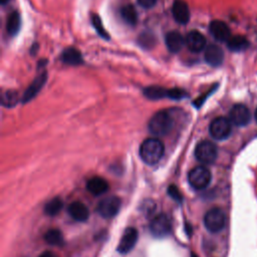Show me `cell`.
Wrapping results in <instances>:
<instances>
[{
  "instance_id": "1",
  "label": "cell",
  "mask_w": 257,
  "mask_h": 257,
  "mask_svg": "<svg viewBox=\"0 0 257 257\" xmlns=\"http://www.w3.org/2000/svg\"><path fill=\"white\" fill-rule=\"evenodd\" d=\"M165 147L162 141L157 138L145 140L140 147V157L146 164L156 165L164 156Z\"/></svg>"
},
{
  "instance_id": "2",
  "label": "cell",
  "mask_w": 257,
  "mask_h": 257,
  "mask_svg": "<svg viewBox=\"0 0 257 257\" xmlns=\"http://www.w3.org/2000/svg\"><path fill=\"white\" fill-rule=\"evenodd\" d=\"M174 125L173 118L171 117L169 112L161 111L155 114L149 122V130L156 137L166 136Z\"/></svg>"
},
{
  "instance_id": "3",
  "label": "cell",
  "mask_w": 257,
  "mask_h": 257,
  "mask_svg": "<svg viewBox=\"0 0 257 257\" xmlns=\"http://www.w3.org/2000/svg\"><path fill=\"white\" fill-rule=\"evenodd\" d=\"M212 175L210 170L205 166L195 167L190 171L188 175V181L190 185L196 190H203L211 183Z\"/></svg>"
},
{
  "instance_id": "4",
  "label": "cell",
  "mask_w": 257,
  "mask_h": 257,
  "mask_svg": "<svg viewBox=\"0 0 257 257\" xmlns=\"http://www.w3.org/2000/svg\"><path fill=\"white\" fill-rule=\"evenodd\" d=\"M204 225L211 233H218L226 225V215L219 208L209 210L204 216Z\"/></svg>"
},
{
  "instance_id": "5",
  "label": "cell",
  "mask_w": 257,
  "mask_h": 257,
  "mask_svg": "<svg viewBox=\"0 0 257 257\" xmlns=\"http://www.w3.org/2000/svg\"><path fill=\"white\" fill-rule=\"evenodd\" d=\"M218 156V149L216 145L210 141H203L198 144L195 149L196 159L205 165H209L215 162Z\"/></svg>"
},
{
  "instance_id": "6",
  "label": "cell",
  "mask_w": 257,
  "mask_h": 257,
  "mask_svg": "<svg viewBox=\"0 0 257 257\" xmlns=\"http://www.w3.org/2000/svg\"><path fill=\"white\" fill-rule=\"evenodd\" d=\"M231 131H232V123L230 122V120L223 117L216 118L211 123L209 128L210 135L212 136L213 139L217 141H222L227 139L230 136Z\"/></svg>"
},
{
  "instance_id": "7",
  "label": "cell",
  "mask_w": 257,
  "mask_h": 257,
  "mask_svg": "<svg viewBox=\"0 0 257 257\" xmlns=\"http://www.w3.org/2000/svg\"><path fill=\"white\" fill-rule=\"evenodd\" d=\"M121 205H122V202L119 197L110 196L105 198L99 203L97 210L102 217L113 218L119 213L121 209Z\"/></svg>"
},
{
  "instance_id": "8",
  "label": "cell",
  "mask_w": 257,
  "mask_h": 257,
  "mask_svg": "<svg viewBox=\"0 0 257 257\" xmlns=\"http://www.w3.org/2000/svg\"><path fill=\"white\" fill-rule=\"evenodd\" d=\"M144 94L147 98L152 100H159L163 98H171L179 100L185 97V92L179 89H173V90H166L160 87H150L147 88L144 91Z\"/></svg>"
},
{
  "instance_id": "9",
  "label": "cell",
  "mask_w": 257,
  "mask_h": 257,
  "mask_svg": "<svg viewBox=\"0 0 257 257\" xmlns=\"http://www.w3.org/2000/svg\"><path fill=\"white\" fill-rule=\"evenodd\" d=\"M150 229L154 236L162 238L170 234L172 226H171L170 219L166 214H159L152 220Z\"/></svg>"
},
{
  "instance_id": "10",
  "label": "cell",
  "mask_w": 257,
  "mask_h": 257,
  "mask_svg": "<svg viewBox=\"0 0 257 257\" xmlns=\"http://www.w3.org/2000/svg\"><path fill=\"white\" fill-rule=\"evenodd\" d=\"M250 119H251V114L248 108L242 104L233 106L229 113L230 122L237 127L246 126L249 123Z\"/></svg>"
},
{
  "instance_id": "11",
  "label": "cell",
  "mask_w": 257,
  "mask_h": 257,
  "mask_svg": "<svg viewBox=\"0 0 257 257\" xmlns=\"http://www.w3.org/2000/svg\"><path fill=\"white\" fill-rule=\"evenodd\" d=\"M138 237H139V233L136 228L134 227L127 228L118 245V248H117L118 251L122 254L129 253L135 247L138 241Z\"/></svg>"
},
{
  "instance_id": "12",
  "label": "cell",
  "mask_w": 257,
  "mask_h": 257,
  "mask_svg": "<svg viewBox=\"0 0 257 257\" xmlns=\"http://www.w3.org/2000/svg\"><path fill=\"white\" fill-rule=\"evenodd\" d=\"M185 45L192 52L198 53L206 48V38L199 31H191L185 37Z\"/></svg>"
},
{
  "instance_id": "13",
  "label": "cell",
  "mask_w": 257,
  "mask_h": 257,
  "mask_svg": "<svg viewBox=\"0 0 257 257\" xmlns=\"http://www.w3.org/2000/svg\"><path fill=\"white\" fill-rule=\"evenodd\" d=\"M172 13L174 19L180 24H187L190 20V9L184 0H175Z\"/></svg>"
},
{
  "instance_id": "14",
  "label": "cell",
  "mask_w": 257,
  "mask_h": 257,
  "mask_svg": "<svg viewBox=\"0 0 257 257\" xmlns=\"http://www.w3.org/2000/svg\"><path fill=\"white\" fill-rule=\"evenodd\" d=\"M209 29L212 36L220 42H224V41L227 42L231 37V32L228 25L221 20L212 21L210 23Z\"/></svg>"
},
{
  "instance_id": "15",
  "label": "cell",
  "mask_w": 257,
  "mask_h": 257,
  "mask_svg": "<svg viewBox=\"0 0 257 257\" xmlns=\"http://www.w3.org/2000/svg\"><path fill=\"white\" fill-rule=\"evenodd\" d=\"M165 43L167 48L172 52V53H177L179 52L184 44H185V39L183 38L182 34L177 32V31H171L167 33L165 37Z\"/></svg>"
},
{
  "instance_id": "16",
  "label": "cell",
  "mask_w": 257,
  "mask_h": 257,
  "mask_svg": "<svg viewBox=\"0 0 257 257\" xmlns=\"http://www.w3.org/2000/svg\"><path fill=\"white\" fill-rule=\"evenodd\" d=\"M224 52L220 46L211 44L205 48V60L212 66H218L223 62Z\"/></svg>"
},
{
  "instance_id": "17",
  "label": "cell",
  "mask_w": 257,
  "mask_h": 257,
  "mask_svg": "<svg viewBox=\"0 0 257 257\" xmlns=\"http://www.w3.org/2000/svg\"><path fill=\"white\" fill-rule=\"evenodd\" d=\"M67 210H68L69 215H70L75 221L84 222V221H87V220L89 219V216H90L89 209H88V207L85 206L82 202L76 201V202L71 203V204L68 206V209H67Z\"/></svg>"
},
{
  "instance_id": "18",
  "label": "cell",
  "mask_w": 257,
  "mask_h": 257,
  "mask_svg": "<svg viewBox=\"0 0 257 257\" xmlns=\"http://www.w3.org/2000/svg\"><path fill=\"white\" fill-rule=\"evenodd\" d=\"M87 188L93 195L100 196L109 190V184L102 177H94L87 183Z\"/></svg>"
},
{
  "instance_id": "19",
  "label": "cell",
  "mask_w": 257,
  "mask_h": 257,
  "mask_svg": "<svg viewBox=\"0 0 257 257\" xmlns=\"http://www.w3.org/2000/svg\"><path fill=\"white\" fill-rule=\"evenodd\" d=\"M46 80V73L43 72L42 74H40L39 76H37L34 81L31 83L30 87L26 90L24 96H23V102L27 103L29 102L31 99H33L37 93L41 90V88L43 87V84Z\"/></svg>"
},
{
  "instance_id": "20",
  "label": "cell",
  "mask_w": 257,
  "mask_h": 257,
  "mask_svg": "<svg viewBox=\"0 0 257 257\" xmlns=\"http://www.w3.org/2000/svg\"><path fill=\"white\" fill-rule=\"evenodd\" d=\"M61 59L64 63H67L69 65H77L82 62V57L80 52L73 47H69L63 50Z\"/></svg>"
},
{
  "instance_id": "21",
  "label": "cell",
  "mask_w": 257,
  "mask_h": 257,
  "mask_svg": "<svg viewBox=\"0 0 257 257\" xmlns=\"http://www.w3.org/2000/svg\"><path fill=\"white\" fill-rule=\"evenodd\" d=\"M20 25H21V18L19 13L16 11L12 12L7 18V24H6L7 32L11 36L17 34L20 29Z\"/></svg>"
},
{
  "instance_id": "22",
  "label": "cell",
  "mask_w": 257,
  "mask_h": 257,
  "mask_svg": "<svg viewBox=\"0 0 257 257\" xmlns=\"http://www.w3.org/2000/svg\"><path fill=\"white\" fill-rule=\"evenodd\" d=\"M228 48L232 51H242L249 46L248 40L244 36H231L227 41Z\"/></svg>"
},
{
  "instance_id": "23",
  "label": "cell",
  "mask_w": 257,
  "mask_h": 257,
  "mask_svg": "<svg viewBox=\"0 0 257 257\" xmlns=\"http://www.w3.org/2000/svg\"><path fill=\"white\" fill-rule=\"evenodd\" d=\"M123 19L130 25H135L138 22V13L133 5H126L121 11Z\"/></svg>"
},
{
  "instance_id": "24",
  "label": "cell",
  "mask_w": 257,
  "mask_h": 257,
  "mask_svg": "<svg viewBox=\"0 0 257 257\" xmlns=\"http://www.w3.org/2000/svg\"><path fill=\"white\" fill-rule=\"evenodd\" d=\"M45 241L52 246H61L63 244V236L58 229H50L44 235Z\"/></svg>"
},
{
  "instance_id": "25",
  "label": "cell",
  "mask_w": 257,
  "mask_h": 257,
  "mask_svg": "<svg viewBox=\"0 0 257 257\" xmlns=\"http://www.w3.org/2000/svg\"><path fill=\"white\" fill-rule=\"evenodd\" d=\"M62 206H63V204H62L61 199L58 197H55L46 203V205L44 207V211L49 216H55L61 211Z\"/></svg>"
},
{
  "instance_id": "26",
  "label": "cell",
  "mask_w": 257,
  "mask_h": 257,
  "mask_svg": "<svg viewBox=\"0 0 257 257\" xmlns=\"http://www.w3.org/2000/svg\"><path fill=\"white\" fill-rule=\"evenodd\" d=\"M17 102V96L14 92H6L2 96V104L6 107H12Z\"/></svg>"
},
{
  "instance_id": "27",
  "label": "cell",
  "mask_w": 257,
  "mask_h": 257,
  "mask_svg": "<svg viewBox=\"0 0 257 257\" xmlns=\"http://www.w3.org/2000/svg\"><path fill=\"white\" fill-rule=\"evenodd\" d=\"M93 23H94V25L96 27V30L99 32V34H101L105 38H108V34L105 31V28L103 27V23H102V21H101V19H100V17L98 15H95L93 17Z\"/></svg>"
},
{
  "instance_id": "28",
  "label": "cell",
  "mask_w": 257,
  "mask_h": 257,
  "mask_svg": "<svg viewBox=\"0 0 257 257\" xmlns=\"http://www.w3.org/2000/svg\"><path fill=\"white\" fill-rule=\"evenodd\" d=\"M168 194L172 197L174 200H176V201H181L182 200V195H181V193L179 192V190H178V188L177 187H175V186H170L169 187V189H168Z\"/></svg>"
},
{
  "instance_id": "29",
  "label": "cell",
  "mask_w": 257,
  "mask_h": 257,
  "mask_svg": "<svg viewBox=\"0 0 257 257\" xmlns=\"http://www.w3.org/2000/svg\"><path fill=\"white\" fill-rule=\"evenodd\" d=\"M138 3L141 7L146 8V9H150V8H152L156 5L157 0H138Z\"/></svg>"
},
{
  "instance_id": "30",
  "label": "cell",
  "mask_w": 257,
  "mask_h": 257,
  "mask_svg": "<svg viewBox=\"0 0 257 257\" xmlns=\"http://www.w3.org/2000/svg\"><path fill=\"white\" fill-rule=\"evenodd\" d=\"M39 257H58L55 253H53L52 251H44L43 253H41L39 255Z\"/></svg>"
},
{
  "instance_id": "31",
  "label": "cell",
  "mask_w": 257,
  "mask_h": 257,
  "mask_svg": "<svg viewBox=\"0 0 257 257\" xmlns=\"http://www.w3.org/2000/svg\"><path fill=\"white\" fill-rule=\"evenodd\" d=\"M8 1H9V0H1V3L4 5V4H6Z\"/></svg>"
},
{
  "instance_id": "32",
  "label": "cell",
  "mask_w": 257,
  "mask_h": 257,
  "mask_svg": "<svg viewBox=\"0 0 257 257\" xmlns=\"http://www.w3.org/2000/svg\"><path fill=\"white\" fill-rule=\"evenodd\" d=\"M191 257H198L195 253H191Z\"/></svg>"
},
{
  "instance_id": "33",
  "label": "cell",
  "mask_w": 257,
  "mask_h": 257,
  "mask_svg": "<svg viewBox=\"0 0 257 257\" xmlns=\"http://www.w3.org/2000/svg\"><path fill=\"white\" fill-rule=\"evenodd\" d=\"M255 120H256V122H257V109H256V111H255Z\"/></svg>"
}]
</instances>
